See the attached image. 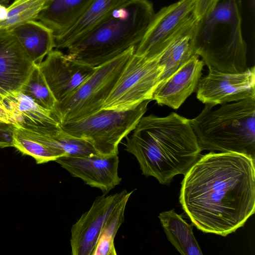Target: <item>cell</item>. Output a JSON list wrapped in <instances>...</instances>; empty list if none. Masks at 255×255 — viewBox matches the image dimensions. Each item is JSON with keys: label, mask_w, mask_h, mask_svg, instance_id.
Wrapping results in <instances>:
<instances>
[{"label": "cell", "mask_w": 255, "mask_h": 255, "mask_svg": "<svg viewBox=\"0 0 255 255\" xmlns=\"http://www.w3.org/2000/svg\"><path fill=\"white\" fill-rule=\"evenodd\" d=\"M4 94V93L2 92V91L1 90V89H0V96L1 95H3Z\"/></svg>", "instance_id": "31"}, {"label": "cell", "mask_w": 255, "mask_h": 255, "mask_svg": "<svg viewBox=\"0 0 255 255\" xmlns=\"http://www.w3.org/2000/svg\"><path fill=\"white\" fill-rule=\"evenodd\" d=\"M204 64L198 55L193 56L168 78L158 85L152 100L160 105L178 109L197 90Z\"/></svg>", "instance_id": "15"}, {"label": "cell", "mask_w": 255, "mask_h": 255, "mask_svg": "<svg viewBox=\"0 0 255 255\" xmlns=\"http://www.w3.org/2000/svg\"><path fill=\"white\" fill-rule=\"evenodd\" d=\"M220 0H194L193 15L199 20L207 16L214 9Z\"/></svg>", "instance_id": "25"}, {"label": "cell", "mask_w": 255, "mask_h": 255, "mask_svg": "<svg viewBox=\"0 0 255 255\" xmlns=\"http://www.w3.org/2000/svg\"><path fill=\"white\" fill-rule=\"evenodd\" d=\"M182 209L198 229L226 236L255 211V160L234 152L200 157L181 182Z\"/></svg>", "instance_id": "1"}, {"label": "cell", "mask_w": 255, "mask_h": 255, "mask_svg": "<svg viewBox=\"0 0 255 255\" xmlns=\"http://www.w3.org/2000/svg\"><path fill=\"white\" fill-rule=\"evenodd\" d=\"M10 0H0V4L7 6Z\"/></svg>", "instance_id": "29"}, {"label": "cell", "mask_w": 255, "mask_h": 255, "mask_svg": "<svg viewBox=\"0 0 255 255\" xmlns=\"http://www.w3.org/2000/svg\"><path fill=\"white\" fill-rule=\"evenodd\" d=\"M57 103L78 88L95 67L75 62L61 51H51L38 64Z\"/></svg>", "instance_id": "13"}, {"label": "cell", "mask_w": 255, "mask_h": 255, "mask_svg": "<svg viewBox=\"0 0 255 255\" xmlns=\"http://www.w3.org/2000/svg\"><path fill=\"white\" fill-rule=\"evenodd\" d=\"M133 191L124 190L114 194L97 197L90 209L72 226L70 240L73 255H93L97 243L108 220Z\"/></svg>", "instance_id": "9"}, {"label": "cell", "mask_w": 255, "mask_h": 255, "mask_svg": "<svg viewBox=\"0 0 255 255\" xmlns=\"http://www.w3.org/2000/svg\"><path fill=\"white\" fill-rule=\"evenodd\" d=\"M13 124L0 122V148L13 146Z\"/></svg>", "instance_id": "26"}, {"label": "cell", "mask_w": 255, "mask_h": 255, "mask_svg": "<svg viewBox=\"0 0 255 255\" xmlns=\"http://www.w3.org/2000/svg\"><path fill=\"white\" fill-rule=\"evenodd\" d=\"M164 68L159 56L148 59L134 54L127 63L103 109L128 110L146 100H152Z\"/></svg>", "instance_id": "8"}, {"label": "cell", "mask_w": 255, "mask_h": 255, "mask_svg": "<svg viewBox=\"0 0 255 255\" xmlns=\"http://www.w3.org/2000/svg\"><path fill=\"white\" fill-rule=\"evenodd\" d=\"M202 150L234 152L255 159V98L206 105L190 120Z\"/></svg>", "instance_id": "5"}, {"label": "cell", "mask_w": 255, "mask_h": 255, "mask_svg": "<svg viewBox=\"0 0 255 255\" xmlns=\"http://www.w3.org/2000/svg\"><path fill=\"white\" fill-rule=\"evenodd\" d=\"M151 101H144L128 110L102 109L60 126L69 134L87 142L98 154L118 155L119 143L135 129Z\"/></svg>", "instance_id": "6"}, {"label": "cell", "mask_w": 255, "mask_h": 255, "mask_svg": "<svg viewBox=\"0 0 255 255\" xmlns=\"http://www.w3.org/2000/svg\"><path fill=\"white\" fill-rule=\"evenodd\" d=\"M7 6L0 4V21L4 19L7 15Z\"/></svg>", "instance_id": "28"}, {"label": "cell", "mask_w": 255, "mask_h": 255, "mask_svg": "<svg viewBox=\"0 0 255 255\" xmlns=\"http://www.w3.org/2000/svg\"><path fill=\"white\" fill-rule=\"evenodd\" d=\"M127 0H94L78 20L67 31L54 38L55 48L66 49L82 38Z\"/></svg>", "instance_id": "18"}, {"label": "cell", "mask_w": 255, "mask_h": 255, "mask_svg": "<svg viewBox=\"0 0 255 255\" xmlns=\"http://www.w3.org/2000/svg\"><path fill=\"white\" fill-rule=\"evenodd\" d=\"M194 0H179L155 13L134 54L157 57L177 30L193 15Z\"/></svg>", "instance_id": "11"}, {"label": "cell", "mask_w": 255, "mask_h": 255, "mask_svg": "<svg viewBox=\"0 0 255 255\" xmlns=\"http://www.w3.org/2000/svg\"><path fill=\"white\" fill-rule=\"evenodd\" d=\"M197 98L212 106L255 98V66L238 73L209 68L208 74L199 80Z\"/></svg>", "instance_id": "10"}, {"label": "cell", "mask_w": 255, "mask_h": 255, "mask_svg": "<svg viewBox=\"0 0 255 255\" xmlns=\"http://www.w3.org/2000/svg\"><path fill=\"white\" fill-rule=\"evenodd\" d=\"M74 177L85 184L108 193L119 185L122 178L118 175V155L93 154L83 156H63L56 160Z\"/></svg>", "instance_id": "12"}, {"label": "cell", "mask_w": 255, "mask_h": 255, "mask_svg": "<svg viewBox=\"0 0 255 255\" xmlns=\"http://www.w3.org/2000/svg\"><path fill=\"white\" fill-rule=\"evenodd\" d=\"M129 199L124 200L110 217L100 236L93 255H116L114 245L116 235L124 220L126 206Z\"/></svg>", "instance_id": "24"}, {"label": "cell", "mask_w": 255, "mask_h": 255, "mask_svg": "<svg viewBox=\"0 0 255 255\" xmlns=\"http://www.w3.org/2000/svg\"><path fill=\"white\" fill-rule=\"evenodd\" d=\"M0 100L15 127L35 130L60 124L51 111L40 107L20 91L1 95Z\"/></svg>", "instance_id": "16"}, {"label": "cell", "mask_w": 255, "mask_h": 255, "mask_svg": "<svg viewBox=\"0 0 255 255\" xmlns=\"http://www.w3.org/2000/svg\"><path fill=\"white\" fill-rule=\"evenodd\" d=\"M19 91L40 107L53 112L57 102L38 64L35 65Z\"/></svg>", "instance_id": "22"}, {"label": "cell", "mask_w": 255, "mask_h": 255, "mask_svg": "<svg viewBox=\"0 0 255 255\" xmlns=\"http://www.w3.org/2000/svg\"><path fill=\"white\" fill-rule=\"evenodd\" d=\"M126 139L125 150L136 157L142 174L163 185L185 175L202 150L190 120L174 112L143 116Z\"/></svg>", "instance_id": "2"}, {"label": "cell", "mask_w": 255, "mask_h": 255, "mask_svg": "<svg viewBox=\"0 0 255 255\" xmlns=\"http://www.w3.org/2000/svg\"><path fill=\"white\" fill-rule=\"evenodd\" d=\"M158 218L168 240L183 255H202V251L193 233V224H188L174 210L161 212Z\"/></svg>", "instance_id": "20"}, {"label": "cell", "mask_w": 255, "mask_h": 255, "mask_svg": "<svg viewBox=\"0 0 255 255\" xmlns=\"http://www.w3.org/2000/svg\"><path fill=\"white\" fill-rule=\"evenodd\" d=\"M148 0H127L99 24L67 48L80 64L99 66L118 57L142 39L154 15Z\"/></svg>", "instance_id": "3"}, {"label": "cell", "mask_w": 255, "mask_h": 255, "mask_svg": "<svg viewBox=\"0 0 255 255\" xmlns=\"http://www.w3.org/2000/svg\"><path fill=\"white\" fill-rule=\"evenodd\" d=\"M236 1V2H237V3L238 4V5L240 6V7H242V0H235Z\"/></svg>", "instance_id": "30"}, {"label": "cell", "mask_w": 255, "mask_h": 255, "mask_svg": "<svg viewBox=\"0 0 255 255\" xmlns=\"http://www.w3.org/2000/svg\"><path fill=\"white\" fill-rule=\"evenodd\" d=\"M13 147L23 154L33 157L37 164H43L55 161L62 156L59 152L53 150L38 142L21 128L14 127L12 137Z\"/></svg>", "instance_id": "23"}, {"label": "cell", "mask_w": 255, "mask_h": 255, "mask_svg": "<svg viewBox=\"0 0 255 255\" xmlns=\"http://www.w3.org/2000/svg\"><path fill=\"white\" fill-rule=\"evenodd\" d=\"M10 31L36 64L40 63L55 48L52 31L37 20L27 21Z\"/></svg>", "instance_id": "19"}, {"label": "cell", "mask_w": 255, "mask_h": 255, "mask_svg": "<svg viewBox=\"0 0 255 255\" xmlns=\"http://www.w3.org/2000/svg\"><path fill=\"white\" fill-rule=\"evenodd\" d=\"M133 47L114 59L95 67L74 92L57 103L53 114L60 124L76 121L103 109L119 76L135 52Z\"/></svg>", "instance_id": "7"}, {"label": "cell", "mask_w": 255, "mask_h": 255, "mask_svg": "<svg viewBox=\"0 0 255 255\" xmlns=\"http://www.w3.org/2000/svg\"><path fill=\"white\" fill-rule=\"evenodd\" d=\"M48 0H14L7 6L6 18L0 21V30H10L37 18Z\"/></svg>", "instance_id": "21"}, {"label": "cell", "mask_w": 255, "mask_h": 255, "mask_svg": "<svg viewBox=\"0 0 255 255\" xmlns=\"http://www.w3.org/2000/svg\"><path fill=\"white\" fill-rule=\"evenodd\" d=\"M36 64L10 30H0V89L4 94L18 91Z\"/></svg>", "instance_id": "14"}, {"label": "cell", "mask_w": 255, "mask_h": 255, "mask_svg": "<svg viewBox=\"0 0 255 255\" xmlns=\"http://www.w3.org/2000/svg\"><path fill=\"white\" fill-rule=\"evenodd\" d=\"M241 9L235 0H220L211 13L197 20L191 45L208 68L228 73L248 68Z\"/></svg>", "instance_id": "4"}, {"label": "cell", "mask_w": 255, "mask_h": 255, "mask_svg": "<svg viewBox=\"0 0 255 255\" xmlns=\"http://www.w3.org/2000/svg\"><path fill=\"white\" fill-rule=\"evenodd\" d=\"M0 122L13 124V122L8 110L6 109L0 99Z\"/></svg>", "instance_id": "27"}, {"label": "cell", "mask_w": 255, "mask_h": 255, "mask_svg": "<svg viewBox=\"0 0 255 255\" xmlns=\"http://www.w3.org/2000/svg\"><path fill=\"white\" fill-rule=\"evenodd\" d=\"M94 0H48L37 19L49 28L54 37L70 29Z\"/></svg>", "instance_id": "17"}]
</instances>
